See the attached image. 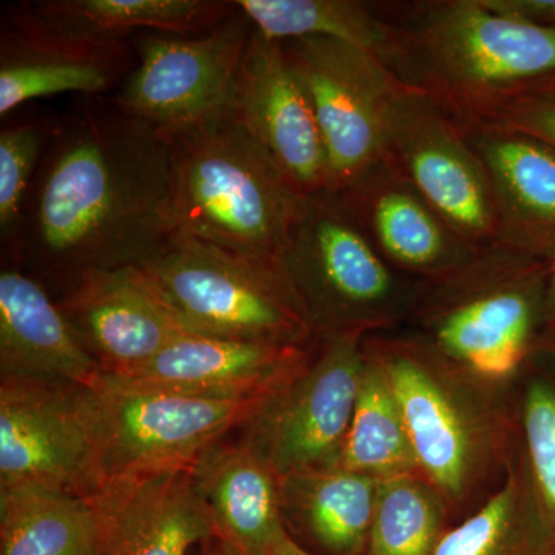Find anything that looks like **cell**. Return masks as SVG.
Wrapping results in <instances>:
<instances>
[{
	"label": "cell",
	"mask_w": 555,
	"mask_h": 555,
	"mask_svg": "<svg viewBox=\"0 0 555 555\" xmlns=\"http://www.w3.org/2000/svg\"><path fill=\"white\" fill-rule=\"evenodd\" d=\"M169 134L112 96L54 119L9 246L62 295L96 270L145 266L173 236Z\"/></svg>",
	"instance_id": "6da1fadb"
},
{
	"label": "cell",
	"mask_w": 555,
	"mask_h": 555,
	"mask_svg": "<svg viewBox=\"0 0 555 555\" xmlns=\"http://www.w3.org/2000/svg\"><path fill=\"white\" fill-rule=\"evenodd\" d=\"M401 31L396 75L462 127L555 76V28L489 9L485 0L390 3Z\"/></svg>",
	"instance_id": "7a4b0ae2"
},
{
	"label": "cell",
	"mask_w": 555,
	"mask_h": 555,
	"mask_svg": "<svg viewBox=\"0 0 555 555\" xmlns=\"http://www.w3.org/2000/svg\"><path fill=\"white\" fill-rule=\"evenodd\" d=\"M173 158V235L280 268L305 196L232 112L167 133Z\"/></svg>",
	"instance_id": "3957f363"
},
{
	"label": "cell",
	"mask_w": 555,
	"mask_h": 555,
	"mask_svg": "<svg viewBox=\"0 0 555 555\" xmlns=\"http://www.w3.org/2000/svg\"><path fill=\"white\" fill-rule=\"evenodd\" d=\"M142 268L190 335L297 346L312 332L301 299L276 266L173 235Z\"/></svg>",
	"instance_id": "277c9868"
},
{
	"label": "cell",
	"mask_w": 555,
	"mask_h": 555,
	"mask_svg": "<svg viewBox=\"0 0 555 555\" xmlns=\"http://www.w3.org/2000/svg\"><path fill=\"white\" fill-rule=\"evenodd\" d=\"M312 331L358 334L400 308L401 280L337 190L305 196L280 261Z\"/></svg>",
	"instance_id": "5b68a950"
},
{
	"label": "cell",
	"mask_w": 555,
	"mask_h": 555,
	"mask_svg": "<svg viewBox=\"0 0 555 555\" xmlns=\"http://www.w3.org/2000/svg\"><path fill=\"white\" fill-rule=\"evenodd\" d=\"M550 262L495 244L440 278L429 321L437 346L486 377L520 363L546 306Z\"/></svg>",
	"instance_id": "8992f818"
},
{
	"label": "cell",
	"mask_w": 555,
	"mask_h": 555,
	"mask_svg": "<svg viewBox=\"0 0 555 555\" xmlns=\"http://www.w3.org/2000/svg\"><path fill=\"white\" fill-rule=\"evenodd\" d=\"M94 387L36 378L0 383V489L94 496L104 488Z\"/></svg>",
	"instance_id": "52a82bcc"
},
{
	"label": "cell",
	"mask_w": 555,
	"mask_h": 555,
	"mask_svg": "<svg viewBox=\"0 0 555 555\" xmlns=\"http://www.w3.org/2000/svg\"><path fill=\"white\" fill-rule=\"evenodd\" d=\"M102 473L119 478L193 466L204 452L243 427L270 397L210 398L149 389L102 375Z\"/></svg>",
	"instance_id": "ba28073f"
},
{
	"label": "cell",
	"mask_w": 555,
	"mask_h": 555,
	"mask_svg": "<svg viewBox=\"0 0 555 555\" xmlns=\"http://www.w3.org/2000/svg\"><path fill=\"white\" fill-rule=\"evenodd\" d=\"M254 30L235 3L228 20L207 35H139L131 40L137 67L112 98L166 133L225 115L232 112L241 64Z\"/></svg>",
	"instance_id": "9c48e42d"
},
{
	"label": "cell",
	"mask_w": 555,
	"mask_h": 555,
	"mask_svg": "<svg viewBox=\"0 0 555 555\" xmlns=\"http://www.w3.org/2000/svg\"><path fill=\"white\" fill-rule=\"evenodd\" d=\"M308 93L326 149L331 190H343L385 158L387 116L403 93L374 54L326 38L283 40Z\"/></svg>",
	"instance_id": "30bf717a"
},
{
	"label": "cell",
	"mask_w": 555,
	"mask_h": 555,
	"mask_svg": "<svg viewBox=\"0 0 555 555\" xmlns=\"http://www.w3.org/2000/svg\"><path fill=\"white\" fill-rule=\"evenodd\" d=\"M358 334L326 337L313 367L284 383L244 425L243 443L281 478L339 466L364 363Z\"/></svg>",
	"instance_id": "8fae6325"
},
{
	"label": "cell",
	"mask_w": 555,
	"mask_h": 555,
	"mask_svg": "<svg viewBox=\"0 0 555 555\" xmlns=\"http://www.w3.org/2000/svg\"><path fill=\"white\" fill-rule=\"evenodd\" d=\"M385 158L476 250L495 246L491 185L465 129L436 101L406 87L387 116Z\"/></svg>",
	"instance_id": "7c38bea8"
},
{
	"label": "cell",
	"mask_w": 555,
	"mask_h": 555,
	"mask_svg": "<svg viewBox=\"0 0 555 555\" xmlns=\"http://www.w3.org/2000/svg\"><path fill=\"white\" fill-rule=\"evenodd\" d=\"M57 306L109 377H129L188 334L141 266L86 273Z\"/></svg>",
	"instance_id": "4fadbf2b"
},
{
	"label": "cell",
	"mask_w": 555,
	"mask_h": 555,
	"mask_svg": "<svg viewBox=\"0 0 555 555\" xmlns=\"http://www.w3.org/2000/svg\"><path fill=\"white\" fill-rule=\"evenodd\" d=\"M232 113L302 196L331 190L315 113L280 40L254 30L236 80Z\"/></svg>",
	"instance_id": "5bb4252c"
},
{
	"label": "cell",
	"mask_w": 555,
	"mask_h": 555,
	"mask_svg": "<svg viewBox=\"0 0 555 555\" xmlns=\"http://www.w3.org/2000/svg\"><path fill=\"white\" fill-rule=\"evenodd\" d=\"M91 499L105 555H188L217 537L193 466L107 481Z\"/></svg>",
	"instance_id": "9a60e30c"
},
{
	"label": "cell",
	"mask_w": 555,
	"mask_h": 555,
	"mask_svg": "<svg viewBox=\"0 0 555 555\" xmlns=\"http://www.w3.org/2000/svg\"><path fill=\"white\" fill-rule=\"evenodd\" d=\"M337 192L382 257L400 273L440 280L478 251L386 158Z\"/></svg>",
	"instance_id": "2e32d148"
},
{
	"label": "cell",
	"mask_w": 555,
	"mask_h": 555,
	"mask_svg": "<svg viewBox=\"0 0 555 555\" xmlns=\"http://www.w3.org/2000/svg\"><path fill=\"white\" fill-rule=\"evenodd\" d=\"M483 163L496 244L551 262L555 258V147L520 131L467 127Z\"/></svg>",
	"instance_id": "e0dca14e"
},
{
	"label": "cell",
	"mask_w": 555,
	"mask_h": 555,
	"mask_svg": "<svg viewBox=\"0 0 555 555\" xmlns=\"http://www.w3.org/2000/svg\"><path fill=\"white\" fill-rule=\"evenodd\" d=\"M138 64L133 42H90L7 25L0 39V115L64 93L102 96Z\"/></svg>",
	"instance_id": "ac0fdd59"
},
{
	"label": "cell",
	"mask_w": 555,
	"mask_h": 555,
	"mask_svg": "<svg viewBox=\"0 0 555 555\" xmlns=\"http://www.w3.org/2000/svg\"><path fill=\"white\" fill-rule=\"evenodd\" d=\"M295 346L232 341L185 334L129 377L126 385L210 398L272 396L294 374Z\"/></svg>",
	"instance_id": "d6986e66"
},
{
	"label": "cell",
	"mask_w": 555,
	"mask_h": 555,
	"mask_svg": "<svg viewBox=\"0 0 555 555\" xmlns=\"http://www.w3.org/2000/svg\"><path fill=\"white\" fill-rule=\"evenodd\" d=\"M0 375L87 387L104 375L47 288L11 268L0 273Z\"/></svg>",
	"instance_id": "ffe728a7"
},
{
	"label": "cell",
	"mask_w": 555,
	"mask_h": 555,
	"mask_svg": "<svg viewBox=\"0 0 555 555\" xmlns=\"http://www.w3.org/2000/svg\"><path fill=\"white\" fill-rule=\"evenodd\" d=\"M233 10L235 3L215 0H46L17 7L9 24L61 38L130 42L131 35L144 30L207 35Z\"/></svg>",
	"instance_id": "44dd1931"
},
{
	"label": "cell",
	"mask_w": 555,
	"mask_h": 555,
	"mask_svg": "<svg viewBox=\"0 0 555 555\" xmlns=\"http://www.w3.org/2000/svg\"><path fill=\"white\" fill-rule=\"evenodd\" d=\"M215 535L235 555H270L286 537L275 470L246 443H218L193 465Z\"/></svg>",
	"instance_id": "7402d4cb"
},
{
	"label": "cell",
	"mask_w": 555,
	"mask_h": 555,
	"mask_svg": "<svg viewBox=\"0 0 555 555\" xmlns=\"http://www.w3.org/2000/svg\"><path fill=\"white\" fill-rule=\"evenodd\" d=\"M255 30L272 40L326 38L374 54L396 69L401 31L382 3L357 0H236ZM396 73V72H393Z\"/></svg>",
	"instance_id": "603a6c76"
},
{
	"label": "cell",
	"mask_w": 555,
	"mask_h": 555,
	"mask_svg": "<svg viewBox=\"0 0 555 555\" xmlns=\"http://www.w3.org/2000/svg\"><path fill=\"white\" fill-rule=\"evenodd\" d=\"M0 555H105L100 511L91 496L0 489Z\"/></svg>",
	"instance_id": "cb8c5ba5"
},
{
	"label": "cell",
	"mask_w": 555,
	"mask_h": 555,
	"mask_svg": "<svg viewBox=\"0 0 555 555\" xmlns=\"http://www.w3.org/2000/svg\"><path fill=\"white\" fill-rule=\"evenodd\" d=\"M416 465L449 492L462 489L467 437L447 396L412 358L393 357L385 367Z\"/></svg>",
	"instance_id": "d4e9b609"
},
{
	"label": "cell",
	"mask_w": 555,
	"mask_h": 555,
	"mask_svg": "<svg viewBox=\"0 0 555 555\" xmlns=\"http://www.w3.org/2000/svg\"><path fill=\"white\" fill-rule=\"evenodd\" d=\"M298 489V502L313 537L332 553L356 555L371 534L377 481L337 466L284 477Z\"/></svg>",
	"instance_id": "484cf974"
},
{
	"label": "cell",
	"mask_w": 555,
	"mask_h": 555,
	"mask_svg": "<svg viewBox=\"0 0 555 555\" xmlns=\"http://www.w3.org/2000/svg\"><path fill=\"white\" fill-rule=\"evenodd\" d=\"M416 465L403 416L385 369L364 366L356 414L339 466L367 476L397 477Z\"/></svg>",
	"instance_id": "4316f807"
},
{
	"label": "cell",
	"mask_w": 555,
	"mask_h": 555,
	"mask_svg": "<svg viewBox=\"0 0 555 555\" xmlns=\"http://www.w3.org/2000/svg\"><path fill=\"white\" fill-rule=\"evenodd\" d=\"M437 529V503L423 486L404 476L379 481L371 555H433Z\"/></svg>",
	"instance_id": "83f0119b"
},
{
	"label": "cell",
	"mask_w": 555,
	"mask_h": 555,
	"mask_svg": "<svg viewBox=\"0 0 555 555\" xmlns=\"http://www.w3.org/2000/svg\"><path fill=\"white\" fill-rule=\"evenodd\" d=\"M54 119H35L0 131V235L9 244L30 189Z\"/></svg>",
	"instance_id": "f1b7e54d"
},
{
	"label": "cell",
	"mask_w": 555,
	"mask_h": 555,
	"mask_svg": "<svg viewBox=\"0 0 555 555\" xmlns=\"http://www.w3.org/2000/svg\"><path fill=\"white\" fill-rule=\"evenodd\" d=\"M516 486L509 483L480 511L444 535L433 555H505L513 521Z\"/></svg>",
	"instance_id": "f546056e"
},
{
	"label": "cell",
	"mask_w": 555,
	"mask_h": 555,
	"mask_svg": "<svg viewBox=\"0 0 555 555\" xmlns=\"http://www.w3.org/2000/svg\"><path fill=\"white\" fill-rule=\"evenodd\" d=\"M525 426L537 485L555 524V392L550 387L529 390Z\"/></svg>",
	"instance_id": "4dcf8cb0"
},
{
	"label": "cell",
	"mask_w": 555,
	"mask_h": 555,
	"mask_svg": "<svg viewBox=\"0 0 555 555\" xmlns=\"http://www.w3.org/2000/svg\"><path fill=\"white\" fill-rule=\"evenodd\" d=\"M476 126L520 131L555 147V93L517 94L489 108L467 127Z\"/></svg>",
	"instance_id": "1f68e13d"
},
{
	"label": "cell",
	"mask_w": 555,
	"mask_h": 555,
	"mask_svg": "<svg viewBox=\"0 0 555 555\" xmlns=\"http://www.w3.org/2000/svg\"><path fill=\"white\" fill-rule=\"evenodd\" d=\"M485 3L506 16L555 28V0H485Z\"/></svg>",
	"instance_id": "d6a6232c"
},
{
	"label": "cell",
	"mask_w": 555,
	"mask_h": 555,
	"mask_svg": "<svg viewBox=\"0 0 555 555\" xmlns=\"http://www.w3.org/2000/svg\"><path fill=\"white\" fill-rule=\"evenodd\" d=\"M270 555H312L308 551L302 550L298 546L291 537L286 535L275 547H273Z\"/></svg>",
	"instance_id": "836d02e7"
},
{
	"label": "cell",
	"mask_w": 555,
	"mask_h": 555,
	"mask_svg": "<svg viewBox=\"0 0 555 555\" xmlns=\"http://www.w3.org/2000/svg\"><path fill=\"white\" fill-rule=\"evenodd\" d=\"M546 309L551 315L555 317V258L550 262V272H547Z\"/></svg>",
	"instance_id": "e575fe53"
},
{
	"label": "cell",
	"mask_w": 555,
	"mask_h": 555,
	"mask_svg": "<svg viewBox=\"0 0 555 555\" xmlns=\"http://www.w3.org/2000/svg\"><path fill=\"white\" fill-rule=\"evenodd\" d=\"M203 555H235L232 551L229 550L221 540H218L217 537L211 539L210 542L206 543V550H204Z\"/></svg>",
	"instance_id": "d590c367"
},
{
	"label": "cell",
	"mask_w": 555,
	"mask_h": 555,
	"mask_svg": "<svg viewBox=\"0 0 555 555\" xmlns=\"http://www.w3.org/2000/svg\"><path fill=\"white\" fill-rule=\"evenodd\" d=\"M528 91H545V93H555V76H551V78L545 80H540V82L529 87V89L524 91V93H528Z\"/></svg>",
	"instance_id": "8d00e7d4"
}]
</instances>
